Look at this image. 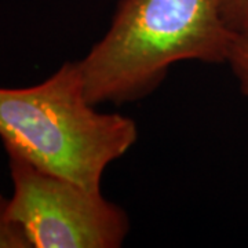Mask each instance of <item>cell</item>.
Masks as SVG:
<instances>
[{"label": "cell", "mask_w": 248, "mask_h": 248, "mask_svg": "<svg viewBox=\"0 0 248 248\" xmlns=\"http://www.w3.org/2000/svg\"><path fill=\"white\" fill-rule=\"evenodd\" d=\"M233 32L218 0H120L110 25L79 62L94 105L140 101L181 61H228Z\"/></svg>", "instance_id": "1"}, {"label": "cell", "mask_w": 248, "mask_h": 248, "mask_svg": "<svg viewBox=\"0 0 248 248\" xmlns=\"http://www.w3.org/2000/svg\"><path fill=\"white\" fill-rule=\"evenodd\" d=\"M14 193L9 214L32 248H119L130 232L122 207L91 190L36 167L6 149Z\"/></svg>", "instance_id": "3"}, {"label": "cell", "mask_w": 248, "mask_h": 248, "mask_svg": "<svg viewBox=\"0 0 248 248\" xmlns=\"http://www.w3.org/2000/svg\"><path fill=\"white\" fill-rule=\"evenodd\" d=\"M226 62L239 81L240 91L248 97V31L233 35Z\"/></svg>", "instance_id": "4"}, {"label": "cell", "mask_w": 248, "mask_h": 248, "mask_svg": "<svg viewBox=\"0 0 248 248\" xmlns=\"http://www.w3.org/2000/svg\"><path fill=\"white\" fill-rule=\"evenodd\" d=\"M221 16L233 33L248 31V0H218Z\"/></svg>", "instance_id": "6"}, {"label": "cell", "mask_w": 248, "mask_h": 248, "mask_svg": "<svg viewBox=\"0 0 248 248\" xmlns=\"http://www.w3.org/2000/svg\"><path fill=\"white\" fill-rule=\"evenodd\" d=\"M79 62H65L40 84L0 89V138L36 167L91 190L138 140L131 117L98 112Z\"/></svg>", "instance_id": "2"}, {"label": "cell", "mask_w": 248, "mask_h": 248, "mask_svg": "<svg viewBox=\"0 0 248 248\" xmlns=\"http://www.w3.org/2000/svg\"><path fill=\"white\" fill-rule=\"evenodd\" d=\"M0 248H32L27 234L9 214V199L0 195Z\"/></svg>", "instance_id": "5"}]
</instances>
